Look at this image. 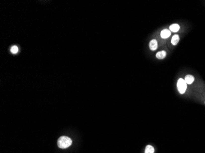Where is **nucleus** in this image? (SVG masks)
Listing matches in <instances>:
<instances>
[{
  "label": "nucleus",
  "mask_w": 205,
  "mask_h": 153,
  "mask_svg": "<svg viewBox=\"0 0 205 153\" xmlns=\"http://www.w3.org/2000/svg\"><path fill=\"white\" fill-rule=\"evenodd\" d=\"M184 80L185 81V82H186L187 84L190 85L194 82V80H195V78H194V77L193 76V75H186V76H185Z\"/></svg>",
  "instance_id": "obj_5"
},
{
  "label": "nucleus",
  "mask_w": 205,
  "mask_h": 153,
  "mask_svg": "<svg viewBox=\"0 0 205 153\" xmlns=\"http://www.w3.org/2000/svg\"><path fill=\"white\" fill-rule=\"evenodd\" d=\"M179 25L178 24H177V23H174V24L171 25H170V27H169V30H170L171 31H172V32H177V31L179 30Z\"/></svg>",
  "instance_id": "obj_7"
},
{
  "label": "nucleus",
  "mask_w": 205,
  "mask_h": 153,
  "mask_svg": "<svg viewBox=\"0 0 205 153\" xmlns=\"http://www.w3.org/2000/svg\"><path fill=\"white\" fill-rule=\"evenodd\" d=\"M171 32L170 30H168V29H164L160 32V36H161L162 38L166 39L171 36Z\"/></svg>",
  "instance_id": "obj_3"
},
{
  "label": "nucleus",
  "mask_w": 205,
  "mask_h": 153,
  "mask_svg": "<svg viewBox=\"0 0 205 153\" xmlns=\"http://www.w3.org/2000/svg\"><path fill=\"white\" fill-rule=\"evenodd\" d=\"M155 56H156L157 58L159 59V60H162V59H164L166 57V52L164 50L160 51V52H158Z\"/></svg>",
  "instance_id": "obj_6"
},
{
  "label": "nucleus",
  "mask_w": 205,
  "mask_h": 153,
  "mask_svg": "<svg viewBox=\"0 0 205 153\" xmlns=\"http://www.w3.org/2000/svg\"><path fill=\"white\" fill-rule=\"evenodd\" d=\"M154 148L151 145H147L145 149V153H154Z\"/></svg>",
  "instance_id": "obj_9"
},
{
  "label": "nucleus",
  "mask_w": 205,
  "mask_h": 153,
  "mask_svg": "<svg viewBox=\"0 0 205 153\" xmlns=\"http://www.w3.org/2000/svg\"><path fill=\"white\" fill-rule=\"evenodd\" d=\"M57 144H58V146L60 148L65 149L71 146L72 140L69 137H66V136H62L58 138Z\"/></svg>",
  "instance_id": "obj_1"
},
{
  "label": "nucleus",
  "mask_w": 205,
  "mask_h": 153,
  "mask_svg": "<svg viewBox=\"0 0 205 153\" xmlns=\"http://www.w3.org/2000/svg\"><path fill=\"white\" fill-rule=\"evenodd\" d=\"M158 48V43L156 39H152L149 42V48L151 50L155 51Z\"/></svg>",
  "instance_id": "obj_4"
},
{
  "label": "nucleus",
  "mask_w": 205,
  "mask_h": 153,
  "mask_svg": "<svg viewBox=\"0 0 205 153\" xmlns=\"http://www.w3.org/2000/svg\"><path fill=\"white\" fill-rule=\"evenodd\" d=\"M18 51H19V48L17 46L14 45V46H12L11 48H10V52H11L13 54H16L17 53Z\"/></svg>",
  "instance_id": "obj_10"
},
{
  "label": "nucleus",
  "mask_w": 205,
  "mask_h": 153,
  "mask_svg": "<svg viewBox=\"0 0 205 153\" xmlns=\"http://www.w3.org/2000/svg\"><path fill=\"white\" fill-rule=\"evenodd\" d=\"M177 87L179 92L181 94H184L187 90V83L183 78H179L177 81Z\"/></svg>",
  "instance_id": "obj_2"
},
{
  "label": "nucleus",
  "mask_w": 205,
  "mask_h": 153,
  "mask_svg": "<svg viewBox=\"0 0 205 153\" xmlns=\"http://www.w3.org/2000/svg\"><path fill=\"white\" fill-rule=\"evenodd\" d=\"M179 36L177 34H175L173 36L171 39V44H173V45H176L177 44H178L179 41Z\"/></svg>",
  "instance_id": "obj_8"
}]
</instances>
